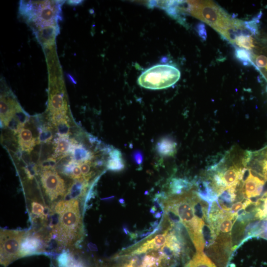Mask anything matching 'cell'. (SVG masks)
Returning a JSON list of instances; mask_svg holds the SVG:
<instances>
[{
	"mask_svg": "<svg viewBox=\"0 0 267 267\" xmlns=\"http://www.w3.org/2000/svg\"><path fill=\"white\" fill-rule=\"evenodd\" d=\"M194 192L185 191L164 198L161 202L164 211L176 215L185 227L197 252H203L205 242V220L200 218L194 206Z\"/></svg>",
	"mask_w": 267,
	"mask_h": 267,
	"instance_id": "cell-1",
	"label": "cell"
},
{
	"mask_svg": "<svg viewBox=\"0 0 267 267\" xmlns=\"http://www.w3.org/2000/svg\"><path fill=\"white\" fill-rule=\"evenodd\" d=\"M53 211L58 217L51 235L58 245L73 247L81 240L83 233L78 200L73 198L59 201L54 205Z\"/></svg>",
	"mask_w": 267,
	"mask_h": 267,
	"instance_id": "cell-2",
	"label": "cell"
},
{
	"mask_svg": "<svg viewBox=\"0 0 267 267\" xmlns=\"http://www.w3.org/2000/svg\"><path fill=\"white\" fill-rule=\"evenodd\" d=\"M186 11L211 26L225 39L239 22V19L231 17L221 6L210 0L186 1Z\"/></svg>",
	"mask_w": 267,
	"mask_h": 267,
	"instance_id": "cell-3",
	"label": "cell"
},
{
	"mask_svg": "<svg viewBox=\"0 0 267 267\" xmlns=\"http://www.w3.org/2000/svg\"><path fill=\"white\" fill-rule=\"evenodd\" d=\"M61 0H21L19 12L33 31L57 25L61 20Z\"/></svg>",
	"mask_w": 267,
	"mask_h": 267,
	"instance_id": "cell-4",
	"label": "cell"
},
{
	"mask_svg": "<svg viewBox=\"0 0 267 267\" xmlns=\"http://www.w3.org/2000/svg\"><path fill=\"white\" fill-rule=\"evenodd\" d=\"M180 77V71L176 66L170 64H159L143 72L137 79V83L145 89H161L173 86Z\"/></svg>",
	"mask_w": 267,
	"mask_h": 267,
	"instance_id": "cell-5",
	"label": "cell"
},
{
	"mask_svg": "<svg viewBox=\"0 0 267 267\" xmlns=\"http://www.w3.org/2000/svg\"><path fill=\"white\" fill-rule=\"evenodd\" d=\"M27 232L20 230L0 229V264L7 267L21 257L22 241Z\"/></svg>",
	"mask_w": 267,
	"mask_h": 267,
	"instance_id": "cell-6",
	"label": "cell"
},
{
	"mask_svg": "<svg viewBox=\"0 0 267 267\" xmlns=\"http://www.w3.org/2000/svg\"><path fill=\"white\" fill-rule=\"evenodd\" d=\"M40 178L44 193L50 201L64 197L67 193L64 179L55 170H43Z\"/></svg>",
	"mask_w": 267,
	"mask_h": 267,
	"instance_id": "cell-7",
	"label": "cell"
},
{
	"mask_svg": "<svg viewBox=\"0 0 267 267\" xmlns=\"http://www.w3.org/2000/svg\"><path fill=\"white\" fill-rule=\"evenodd\" d=\"M246 170L233 166L216 174L220 194L230 187H236L242 179Z\"/></svg>",
	"mask_w": 267,
	"mask_h": 267,
	"instance_id": "cell-8",
	"label": "cell"
},
{
	"mask_svg": "<svg viewBox=\"0 0 267 267\" xmlns=\"http://www.w3.org/2000/svg\"><path fill=\"white\" fill-rule=\"evenodd\" d=\"M27 232L21 244V257L32 254L41 252L43 251L42 239L39 235H31V233Z\"/></svg>",
	"mask_w": 267,
	"mask_h": 267,
	"instance_id": "cell-9",
	"label": "cell"
},
{
	"mask_svg": "<svg viewBox=\"0 0 267 267\" xmlns=\"http://www.w3.org/2000/svg\"><path fill=\"white\" fill-rule=\"evenodd\" d=\"M265 181L253 175L249 170V174L243 185L245 196L249 199L261 195L264 188Z\"/></svg>",
	"mask_w": 267,
	"mask_h": 267,
	"instance_id": "cell-10",
	"label": "cell"
},
{
	"mask_svg": "<svg viewBox=\"0 0 267 267\" xmlns=\"http://www.w3.org/2000/svg\"><path fill=\"white\" fill-rule=\"evenodd\" d=\"M67 110L64 93L53 90V92L50 95L48 105V110L51 116L60 114H66Z\"/></svg>",
	"mask_w": 267,
	"mask_h": 267,
	"instance_id": "cell-11",
	"label": "cell"
},
{
	"mask_svg": "<svg viewBox=\"0 0 267 267\" xmlns=\"http://www.w3.org/2000/svg\"><path fill=\"white\" fill-rule=\"evenodd\" d=\"M59 33L58 25L44 27L34 32L38 42L44 46L53 44Z\"/></svg>",
	"mask_w": 267,
	"mask_h": 267,
	"instance_id": "cell-12",
	"label": "cell"
},
{
	"mask_svg": "<svg viewBox=\"0 0 267 267\" xmlns=\"http://www.w3.org/2000/svg\"><path fill=\"white\" fill-rule=\"evenodd\" d=\"M19 106L18 103L13 98L1 95L0 120L5 126L15 111Z\"/></svg>",
	"mask_w": 267,
	"mask_h": 267,
	"instance_id": "cell-13",
	"label": "cell"
},
{
	"mask_svg": "<svg viewBox=\"0 0 267 267\" xmlns=\"http://www.w3.org/2000/svg\"><path fill=\"white\" fill-rule=\"evenodd\" d=\"M18 143L22 151L29 153L38 141L30 130L23 128L18 133Z\"/></svg>",
	"mask_w": 267,
	"mask_h": 267,
	"instance_id": "cell-14",
	"label": "cell"
},
{
	"mask_svg": "<svg viewBox=\"0 0 267 267\" xmlns=\"http://www.w3.org/2000/svg\"><path fill=\"white\" fill-rule=\"evenodd\" d=\"M73 139L69 137L58 136L55 140L54 155L53 157H65L70 154Z\"/></svg>",
	"mask_w": 267,
	"mask_h": 267,
	"instance_id": "cell-15",
	"label": "cell"
},
{
	"mask_svg": "<svg viewBox=\"0 0 267 267\" xmlns=\"http://www.w3.org/2000/svg\"><path fill=\"white\" fill-rule=\"evenodd\" d=\"M51 121L57 130L58 136L69 137L70 126L68 123V117L66 115L52 116Z\"/></svg>",
	"mask_w": 267,
	"mask_h": 267,
	"instance_id": "cell-16",
	"label": "cell"
},
{
	"mask_svg": "<svg viewBox=\"0 0 267 267\" xmlns=\"http://www.w3.org/2000/svg\"><path fill=\"white\" fill-rule=\"evenodd\" d=\"M252 35L253 34L249 30L240 33L235 37L232 44L238 47L252 51L255 45Z\"/></svg>",
	"mask_w": 267,
	"mask_h": 267,
	"instance_id": "cell-17",
	"label": "cell"
},
{
	"mask_svg": "<svg viewBox=\"0 0 267 267\" xmlns=\"http://www.w3.org/2000/svg\"><path fill=\"white\" fill-rule=\"evenodd\" d=\"M125 164L121 152L116 148H113L110 153V157L107 161V170L118 172L124 168Z\"/></svg>",
	"mask_w": 267,
	"mask_h": 267,
	"instance_id": "cell-18",
	"label": "cell"
},
{
	"mask_svg": "<svg viewBox=\"0 0 267 267\" xmlns=\"http://www.w3.org/2000/svg\"><path fill=\"white\" fill-rule=\"evenodd\" d=\"M184 267H217L210 259L203 253L197 252Z\"/></svg>",
	"mask_w": 267,
	"mask_h": 267,
	"instance_id": "cell-19",
	"label": "cell"
},
{
	"mask_svg": "<svg viewBox=\"0 0 267 267\" xmlns=\"http://www.w3.org/2000/svg\"><path fill=\"white\" fill-rule=\"evenodd\" d=\"M177 143L170 138H163L157 143V149L158 152L163 156L174 155L176 151Z\"/></svg>",
	"mask_w": 267,
	"mask_h": 267,
	"instance_id": "cell-20",
	"label": "cell"
},
{
	"mask_svg": "<svg viewBox=\"0 0 267 267\" xmlns=\"http://www.w3.org/2000/svg\"><path fill=\"white\" fill-rule=\"evenodd\" d=\"M191 184L187 180L181 178H174L172 179L170 189L173 195L182 193L190 188Z\"/></svg>",
	"mask_w": 267,
	"mask_h": 267,
	"instance_id": "cell-21",
	"label": "cell"
},
{
	"mask_svg": "<svg viewBox=\"0 0 267 267\" xmlns=\"http://www.w3.org/2000/svg\"><path fill=\"white\" fill-rule=\"evenodd\" d=\"M234 55L236 58L244 65H253L252 54L250 51L236 47L234 51Z\"/></svg>",
	"mask_w": 267,
	"mask_h": 267,
	"instance_id": "cell-22",
	"label": "cell"
},
{
	"mask_svg": "<svg viewBox=\"0 0 267 267\" xmlns=\"http://www.w3.org/2000/svg\"><path fill=\"white\" fill-rule=\"evenodd\" d=\"M31 210L35 217L44 221L47 217L45 207L38 201H33L31 204Z\"/></svg>",
	"mask_w": 267,
	"mask_h": 267,
	"instance_id": "cell-23",
	"label": "cell"
},
{
	"mask_svg": "<svg viewBox=\"0 0 267 267\" xmlns=\"http://www.w3.org/2000/svg\"><path fill=\"white\" fill-rule=\"evenodd\" d=\"M52 138V133L50 128L45 127L40 130L39 137L37 139L38 143L41 142H48Z\"/></svg>",
	"mask_w": 267,
	"mask_h": 267,
	"instance_id": "cell-24",
	"label": "cell"
},
{
	"mask_svg": "<svg viewBox=\"0 0 267 267\" xmlns=\"http://www.w3.org/2000/svg\"><path fill=\"white\" fill-rule=\"evenodd\" d=\"M262 205L261 207L257 208L256 217L260 219L267 218V196L260 199Z\"/></svg>",
	"mask_w": 267,
	"mask_h": 267,
	"instance_id": "cell-25",
	"label": "cell"
},
{
	"mask_svg": "<svg viewBox=\"0 0 267 267\" xmlns=\"http://www.w3.org/2000/svg\"><path fill=\"white\" fill-rule=\"evenodd\" d=\"M56 164V158L51 157L47 158L40 165L42 170H55Z\"/></svg>",
	"mask_w": 267,
	"mask_h": 267,
	"instance_id": "cell-26",
	"label": "cell"
},
{
	"mask_svg": "<svg viewBox=\"0 0 267 267\" xmlns=\"http://www.w3.org/2000/svg\"><path fill=\"white\" fill-rule=\"evenodd\" d=\"M26 173L29 179H33L37 174V166L33 163L27 165L25 168Z\"/></svg>",
	"mask_w": 267,
	"mask_h": 267,
	"instance_id": "cell-27",
	"label": "cell"
},
{
	"mask_svg": "<svg viewBox=\"0 0 267 267\" xmlns=\"http://www.w3.org/2000/svg\"><path fill=\"white\" fill-rule=\"evenodd\" d=\"M196 30L199 36L203 40H205L207 38V33L205 25L202 23H198L196 26Z\"/></svg>",
	"mask_w": 267,
	"mask_h": 267,
	"instance_id": "cell-28",
	"label": "cell"
},
{
	"mask_svg": "<svg viewBox=\"0 0 267 267\" xmlns=\"http://www.w3.org/2000/svg\"><path fill=\"white\" fill-rule=\"evenodd\" d=\"M263 174L265 178L267 180V162L265 160L263 162Z\"/></svg>",
	"mask_w": 267,
	"mask_h": 267,
	"instance_id": "cell-29",
	"label": "cell"
},
{
	"mask_svg": "<svg viewBox=\"0 0 267 267\" xmlns=\"http://www.w3.org/2000/svg\"><path fill=\"white\" fill-rule=\"evenodd\" d=\"M83 1L82 0H68L67 3L71 5H77L81 4Z\"/></svg>",
	"mask_w": 267,
	"mask_h": 267,
	"instance_id": "cell-30",
	"label": "cell"
},
{
	"mask_svg": "<svg viewBox=\"0 0 267 267\" xmlns=\"http://www.w3.org/2000/svg\"><path fill=\"white\" fill-rule=\"evenodd\" d=\"M265 70L267 71V65H266V66L265 67Z\"/></svg>",
	"mask_w": 267,
	"mask_h": 267,
	"instance_id": "cell-31",
	"label": "cell"
}]
</instances>
